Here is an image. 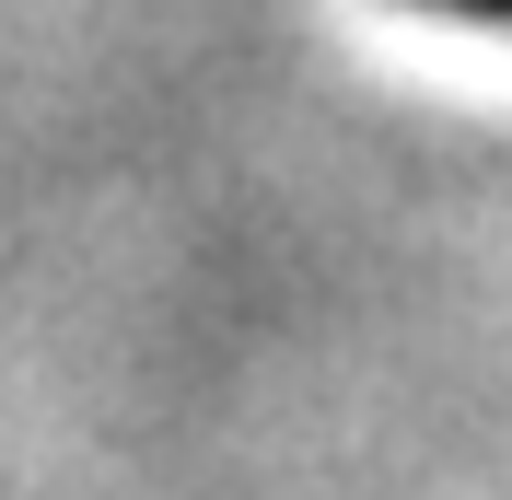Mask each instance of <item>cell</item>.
Wrapping results in <instances>:
<instances>
[{
	"label": "cell",
	"mask_w": 512,
	"mask_h": 500,
	"mask_svg": "<svg viewBox=\"0 0 512 500\" xmlns=\"http://www.w3.org/2000/svg\"><path fill=\"white\" fill-rule=\"evenodd\" d=\"M443 12H478V24H512V0H443Z\"/></svg>",
	"instance_id": "6da1fadb"
}]
</instances>
